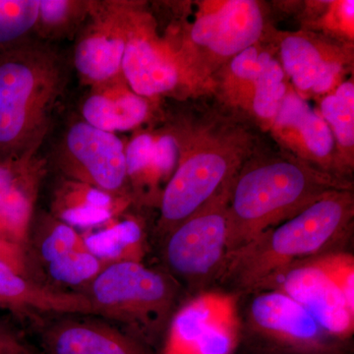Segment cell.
<instances>
[{
    "label": "cell",
    "mask_w": 354,
    "mask_h": 354,
    "mask_svg": "<svg viewBox=\"0 0 354 354\" xmlns=\"http://www.w3.org/2000/svg\"><path fill=\"white\" fill-rule=\"evenodd\" d=\"M178 157V146L174 137L162 136L155 140L152 165H151V178L153 187L162 177L169 176Z\"/></svg>",
    "instance_id": "29"
},
{
    "label": "cell",
    "mask_w": 354,
    "mask_h": 354,
    "mask_svg": "<svg viewBox=\"0 0 354 354\" xmlns=\"http://www.w3.org/2000/svg\"><path fill=\"white\" fill-rule=\"evenodd\" d=\"M232 180L165 237L164 260L169 274L185 286L190 297L212 290L227 261Z\"/></svg>",
    "instance_id": "6"
},
{
    "label": "cell",
    "mask_w": 354,
    "mask_h": 354,
    "mask_svg": "<svg viewBox=\"0 0 354 354\" xmlns=\"http://www.w3.org/2000/svg\"><path fill=\"white\" fill-rule=\"evenodd\" d=\"M272 59L271 55L266 51L259 53L255 46H249L235 55L230 64L234 75L243 80L255 82L266 65Z\"/></svg>",
    "instance_id": "30"
},
{
    "label": "cell",
    "mask_w": 354,
    "mask_h": 354,
    "mask_svg": "<svg viewBox=\"0 0 354 354\" xmlns=\"http://www.w3.org/2000/svg\"><path fill=\"white\" fill-rule=\"evenodd\" d=\"M346 183L304 162L274 160L234 177L228 195L227 255Z\"/></svg>",
    "instance_id": "2"
},
{
    "label": "cell",
    "mask_w": 354,
    "mask_h": 354,
    "mask_svg": "<svg viewBox=\"0 0 354 354\" xmlns=\"http://www.w3.org/2000/svg\"><path fill=\"white\" fill-rule=\"evenodd\" d=\"M38 0H0V55L19 41L39 21Z\"/></svg>",
    "instance_id": "21"
},
{
    "label": "cell",
    "mask_w": 354,
    "mask_h": 354,
    "mask_svg": "<svg viewBox=\"0 0 354 354\" xmlns=\"http://www.w3.org/2000/svg\"><path fill=\"white\" fill-rule=\"evenodd\" d=\"M353 1H344L342 6V15L348 21H353Z\"/></svg>",
    "instance_id": "35"
},
{
    "label": "cell",
    "mask_w": 354,
    "mask_h": 354,
    "mask_svg": "<svg viewBox=\"0 0 354 354\" xmlns=\"http://www.w3.org/2000/svg\"><path fill=\"white\" fill-rule=\"evenodd\" d=\"M88 250L104 264L142 263L146 253V235L141 223L127 218L83 236Z\"/></svg>",
    "instance_id": "18"
},
{
    "label": "cell",
    "mask_w": 354,
    "mask_h": 354,
    "mask_svg": "<svg viewBox=\"0 0 354 354\" xmlns=\"http://www.w3.org/2000/svg\"><path fill=\"white\" fill-rule=\"evenodd\" d=\"M322 118L334 132L339 145L346 149L354 144V86L342 84L335 94L328 95L321 104Z\"/></svg>",
    "instance_id": "23"
},
{
    "label": "cell",
    "mask_w": 354,
    "mask_h": 354,
    "mask_svg": "<svg viewBox=\"0 0 354 354\" xmlns=\"http://www.w3.org/2000/svg\"><path fill=\"white\" fill-rule=\"evenodd\" d=\"M0 354H36L12 330L0 324Z\"/></svg>",
    "instance_id": "34"
},
{
    "label": "cell",
    "mask_w": 354,
    "mask_h": 354,
    "mask_svg": "<svg viewBox=\"0 0 354 354\" xmlns=\"http://www.w3.org/2000/svg\"><path fill=\"white\" fill-rule=\"evenodd\" d=\"M285 72L277 60H270L255 80L254 111L263 120L276 118L286 95Z\"/></svg>",
    "instance_id": "25"
},
{
    "label": "cell",
    "mask_w": 354,
    "mask_h": 354,
    "mask_svg": "<svg viewBox=\"0 0 354 354\" xmlns=\"http://www.w3.org/2000/svg\"><path fill=\"white\" fill-rule=\"evenodd\" d=\"M301 305L335 339L353 342L354 309L337 286L311 261L293 265L270 285Z\"/></svg>",
    "instance_id": "9"
},
{
    "label": "cell",
    "mask_w": 354,
    "mask_h": 354,
    "mask_svg": "<svg viewBox=\"0 0 354 354\" xmlns=\"http://www.w3.org/2000/svg\"><path fill=\"white\" fill-rule=\"evenodd\" d=\"M283 69L301 91H312L328 64L322 53L310 39L302 36L286 37L281 44Z\"/></svg>",
    "instance_id": "20"
},
{
    "label": "cell",
    "mask_w": 354,
    "mask_h": 354,
    "mask_svg": "<svg viewBox=\"0 0 354 354\" xmlns=\"http://www.w3.org/2000/svg\"><path fill=\"white\" fill-rule=\"evenodd\" d=\"M0 261L12 268L14 271L23 276H28L29 262L24 246L0 237Z\"/></svg>",
    "instance_id": "32"
},
{
    "label": "cell",
    "mask_w": 354,
    "mask_h": 354,
    "mask_svg": "<svg viewBox=\"0 0 354 354\" xmlns=\"http://www.w3.org/2000/svg\"><path fill=\"white\" fill-rule=\"evenodd\" d=\"M121 70L132 92L142 97L171 91L178 82V72L174 65L141 37L127 39Z\"/></svg>",
    "instance_id": "16"
},
{
    "label": "cell",
    "mask_w": 354,
    "mask_h": 354,
    "mask_svg": "<svg viewBox=\"0 0 354 354\" xmlns=\"http://www.w3.org/2000/svg\"><path fill=\"white\" fill-rule=\"evenodd\" d=\"M246 354H258V353H248V351H246Z\"/></svg>",
    "instance_id": "36"
},
{
    "label": "cell",
    "mask_w": 354,
    "mask_h": 354,
    "mask_svg": "<svg viewBox=\"0 0 354 354\" xmlns=\"http://www.w3.org/2000/svg\"><path fill=\"white\" fill-rule=\"evenodd\" d=\"M241 297L221 290L193 295L176 309L160 354H235L241 346Z\"/></svg>",
    "instance_id": "7"
},
{
    "label": "cell",
    "mask_w": 354,
    "mask_h": 354,
    "mask_svg": "<svg viewBox=\"0 0 354 354\" xmlns=\"http://www.w3.org/2000/svg\"><path fill=\"white\" fill-rule=\"evenodd\" d=\"M241 299V344L248 353H353V342L330 335L306 309L281 291H258Z\"/></svg>",
    "instance_id": "4"
},
{
    "label": "cell",
    "mask_w": 354,
    "mask_h": 354,
    "mask_svg": "<svg viewBox=\"0 0 354 354\" xmlns=\"http://www.w3.org/2000/svg\"><path fill=\"white\" fill-rule=\"evenodd\" d=\"M57 75L50 59L20 44L0 55V164L24 148L43 120Z\"/></svg>",
    "instance_id": "5"
},
{
    "label": "cell",
    "mask_w": 354,
    "mask_h": 354,
    "mask_svg": "<svg viewBox=\"0 0 354 354\" xmlns=\"http://www.w3.org/2000/svg\"><path fill=\"white\" fill-rule=\"evenodd\" d=\"M337 286L349 307L354 309V257L346 250L333 251L309 259Z\"/></svg>",
    "instance_id": "26"
},
{
    "label": "cell",
    "mask_w": 354,
    "mask_h": 354,
    "mask_svg": "<svg viewBox=\"0 0 354 354\" xmlns=\"http://www.w3.org/2000/svg\"><path fill=\"white\" fill-rule=\"evenodd\" d=\"M70 162L66 169L80 183L120 196L127 183L125 149L114 133L97 129L85 121L75 123L66 137Z\"/></svg>",
    "instance_id": "10"
},
{
    "label": "cell",
    "mask_w": 354,
    "mask_h": 354,
    "mask_svg": "<svg viewBox=\"0 0 354 354\" xmlns=\"http://www.w3.org/2000/svg\"><path fill=\"white\" fill-rule=\"evenodd\" d=\"M35 254L44 266L79 249L87 248L75 228L60 220L46 221L32 241Z\"/></svg>",
    "instance_id": "22"
},
{
    "label": "cell",
    "mask_w": 354,
    "mask_h": 354,
    "mask_svg": "<svg viewBox=\"0 0 354 354\" xmlns=\"http://www.w3.org/2000/svg\"><path fill=\"white\" fill-rule=\"evenodd\" d=\"M85 286L92 315L121 324L147 346L167 332L183 288L169 272L137 262L106 265Z\"/></svg>",
    "instance_id": "3"
},
{
    "label": "cell",
    "mask_w": 354,
    "mask_h": 354,
    "mask_svg": "<svg viewBox=\"0 0 354 354\" xmlns=\"http://www.w3.org/2000/svg\"><path fill=\"white\" fill-rule=\"evenodd\" d=\"M155 139L148 134H142L130 142L125 149L127 176L137 187L153 188L151 178Z\"/></svg>",
    "instance_id": "28"
},
{
    "label": "cell",
    "mask_w": 354,
    "mask_h": 354,
    "mask_svg": "<svg viewBox=\"0 0 354 354\" xmlns=\"http://www.w3.org/2000/svg\"><path fill=\"white\" fill-rule=\"evenodd\" d=\"M82 113L85 122L97 129L127 131L143 122L148 104L144 97L133 92L95 93L84 102Z\"/></svg>",
    "instance_id": "17"
},
{
    "label": "cell",
    "mask_w": 354,
    "mask_h": 354,
    "mask_svg": "<svg viewBox=\"0 0 354 354\" xmlns=\"http://www.w3.org/2000/svg\"><path fill=\"white\" fill-rule=\"evenodd\" d=\"M128 200L88 184H64L53 202L58 220L70 227H88L109 223L127 206Z\"/></svg>",
    "instance_id": "15"
},
{
    "label": "cell",
    "mask_w": 354,
    "mask_h": 354,
    "mask_svg": "<svg viewBox=\"0 0 354 354\" xmlns=\"http://www.w3.org/2000/svg\"><path fill=\"white\" fill-rule=\"evenodd\" d=\"M0 306L26 311L92 315V308L82 292L57 290L41 285L14 271L0 261Z\"/></svg>",
    "instance_id": "13"
},
{
    "label": "cell",
    "mask_w": 354,
    "mask_h": 354,
    "mask_svg": "<svg viewBox=\"0 0 354 354\" xmlns=\"http://www.w3.org/2000/svg\"><path fill=\"white\" fill-rule=\"evenodd\" d=\"M263 28L264 20L257 2L232 0L198 18L191 38L218 57H235L258 41Z\"/></svg>",
    "instance_id": "11"
},
{
    "label": "cell",
    "mask_w": 354,
    "mask_h": 354,
    "mask_svg": "<svg viewBox=\"0 0 354 354\" xmlns=\"http://www.w3.org/2000/svg\"><path fill=\"white\" fill-rule=\"evenodd\" d=\"M88 248L79 249L44 266L55 283L66 286H86L106 267Z\"/></svg>",
    "instance_id": "24"
},
{
    "label": "cell",
    "mask_w": 354,
    "mask_h": 354,
    "mask_svg": "<svg viewBox=\"0 0 354 354\" xmlns=\"http://www.w3.org/2000/svg\"><path fill=\"white\" fill-rule=\"evenodd\" d=\"M38 174L12 162L0 164V237L24 246L29 235Z\"/></svg>",
    "instance_id": "14"
},
{
    "label": "cell",
    "mask_w": 354,
    "mask_h": 354,
    "mask_svg": "<svg viewBox=\"0 0 354 354\" xmlns=\"http://www.w3.org/2000/svg\"><path fill=\"white\" fill-rule=\"evenodd\" d=\"M50 354H152L148 346L106 323L64 319L43 333Z\"/></svg>",
    "instance_id": "12"
},
{
    "label": "cell",
    "mask_w": 354,
    "mask_h": 354,
    "mask_svg": "<svg viewBox=\"0 0 354 354\" xmlns=\"http://www.w3.org/2000/svg\"><path fill=\"white\" fill-rule=\"evenodd\" d=\"M310 109L309 104L297 94H286L276 116L277 125L295 129Z\"/></svg>",
    "instance_id": "31"
},
{
    "label": "cell",
    "mask_w": 354,
    "mask_h": 354,
    "mask_svg": "<svg viewBox=\"0 0 354 354\" xmlns=\"http://www.w3.org/2000/svg\"><path fill=\"white\" fill-rule=\"evenodd\" d=\"M295 129L312 157L326 162L334 149V135L322 115L310 109Z\"/></svg>",
    "instance_id": "27"
},
{
    "label": "cell",
    "mask_w": 354,
    "mask_h": 354,
    "mask_svg": "<svg viewBox=\"0 0 354 354\" xmlns=\"http://www.w3.org/2000/svg\"><path fill=\"white\" fill-rule=\"evenodd\" d=\"M70 8H71V3L69 1L41 0L39 1V21L48 27L57 26L68 17Z\"/></svg>",
    "instance_id": "33"
},
{
    "label": "cell",
    "mask_w": 354,
    "mask_h": 354,
    "mask_svg": "<svg viewBox=\"0 0 354 354\" xmlns=\"http://www.w3.org/2000/svg\"><path fill=\"white\" fill-rule=\"evenodd\" d=\"M127 39L106 32L83 39L76 46L74 62L79 73L92 82L102 83L121 70Z\"/></svg>",
    "instance_id": "19"
},
{
    "label": "cell",
    "mask_w": 354,
    "mask_h": 354,
    "mask_svg": "<svg viewBox=\"0 0 354 354\" xmlns=\"http://www.w3.org/2000/svg\"><path fill=\"white\" fill-rule=\"evenodd\" d=\"M353 215L351 190L332 191L297 216L228 254L216 283L221 290L241 298L268 290L293 265L346 250L353 234Z\"/></svg>",
    "instance_id": "1"
},
{
    "label": "cell",
    "mask_w": 354,
    "mask_h": 354,
    "mask_svg": "<svg viewBox=\"0 0 354 354\" xmlns=\"http://www.w3.org/2000/svg\"><path fill=\"white\" fill-rule=\"evenodd\" d=\"M230 156L202 151L181 162L160 196L158 230L162 237L196 214L234 178Z\"/></svg>",
    "instance_id": "8"
}]
</instances>
